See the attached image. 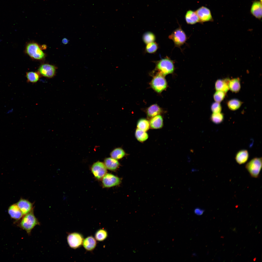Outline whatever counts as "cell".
<instances>
[{"label":"cell","instance_id":"6da1fadb","mask_svg":"<svg viewBox=\"0 0 262 262\" xmlns=\"http://www.w3.org/2000/svg\"><path fill=\"white\" fill-rule=\"evenodd\" d=\"M39 224V221L34 215L33 209L25 215L20 223L21 227L29 234L35 226Z\"/></svg>","mask_w":262,"mask_h":262},{"label":"cell","instance_id":"7a4b0ae2","mask_svg":"<svg viewBox=\"0 0 262 262\" xmlns=\"http://www.w3.org/2000/svg\"><path fill=\"white\" fill-rule=\"evenodd\" d=\"M262 167L261 157H255L252 159L246 164L245 168L251 176L258 178Z\"/></svg>","mask_w":262,"mask_h":262},{"label":"cell","instance_id":"3957f363","mask_svg":"<svg viewBox=\"0 0 262 262\" xmlns=\"http://www.w3.org/2000/svg\"><path fill=\"white\" fill-rule=\"evenodd\" d=\"M156 68L159 74L164 76L172 73L174 70V66L173 61L166 57L157 62Z\"/></svg>","mask_w":262,"mask_h":262},{"label":"cell","instance_id":"277c9868","mask_svg":"<svg viewBox=\"0 0 262 262\" xmlns=\"http://www.w3.org/2000/svg\"><path fill=\"white\" fill-rule=\"evenodd\" d=\"M26 51L30 57L35 59L41 60L45 57L44 53L38 45L35 43L28 44L26 47Z\"/></svg>","mask_w":262,"mask_h":262},{"label":"cell","instance_id":"5b68a950","mask_svg":"<svg viewBox=\"0 0 262 262\" xmlns=\"http://www.w3.org/2000/svg\"><path fill=\"white\" fill-rule=\"evenodd\" d=\"M164 76L158 74L153 78L151 82L152 88L158 93L161 92L166 88L167 82Z\"/></svg>","mask_w":262,"mask_h":262},{"label":"cell","instance_id":"8992f818","mask_svg":"<svg viewBox=\"0 0 262 262\" xmlns=\"http://www.w3.org/2000/svg\"><path fill=\"white\" fill-rule=\"evenodd\" d=\"M175 46L180 47L183 45L186 41V35L183 30L179 28L175 30L169 36Z\"/></svg>","mask_w":262,"mask_h":262},{"label":"cell","instance_id":"52a82bcc","mask_svg":"<svg viewBox=\"0 0 262 262\" xmlns=\"http://www.w3.org/2000/svg\"><path fill=\"white\" fill-rule=\"evenodd\" d=\"M68 244L70 247L76 249L80 246L83 240L82 236L77 233H73L69 234L67 237Z\"/></svg>","mask_w":262,"mask_h":262},{"label":"cell","instance_id":"ba28073f","mask_svg":"<svg viewBox=\"0 0 262 262\" xmlns=\"http://www.w3.org/2000/svg\"><path fill=\"white\" fill-rule=\"evenodd\" d=\"M91 171L95 178L98 180L103 178L107 172L106 168L104 164L99 161L93 164Z\"/></svg>","mask_w":262,"mask_h":262},{"label":"cell","instance_id":"9c48e42d","mask_svg":"<svg viewBox=\"0 0 262 262\" xmlns=\"http://www.w3.org/2000/svg\"><path fill=\"white\" fill-rule=\"evenodd\" d=\"M56 68L52 65L44 64L39 67L38 72L41 75L48 78L54 77L56 74Z\"/></svg>","mask_w":262,"mask_h":262},{"label":"cell","instance_id":"30bf717a","mask_svg":"<svg viewBox=\"0 0 262 262\" xmlns=\"http://www.w3.org/2000/svg\"><path fill=\"white\" fill-rule=\"evenodd\" d=\"M118 177L110 173H106L103 177L102 182L104 187L110 188L117 186L121 182Z\"/></svg>","mask_w":262,"mask_h":262},{"label":"cell","instance_id":"8fae6325","mask_svg":"<svg viewBox=\"0 0 262 262\" xmlns=\"http://www.w3.org/2000/svg\"><path fill=\"white\" fill-rule=\"evenodd\" d=\"M199 20V22L203 23L211 21L213 18L210 10L206 7L202 6L196 11Z\"/></svg>","mask_w":262,"mask_h":262},{"label":"cell","instance_id":"7c38bea8","mask_svg":"<svg viewBox=\"0 0 262 262\" xmlns=\"http://www.w3.org/2000/svg\"><path fill=\"white\" fill-rule=\"evenodd\" d=\"M23 215H25L33 209V204L28 200L21 198L16 204Z\"/></svg>","mask_w":262,"mask_h":262},{"label":"cell","instance_id":"4fadbf2b","mask_svg":"<svg viewBox=\"0 0 262 262\" xmlns=\"http://www.w3.org/2000/svg\"><path fill=\"white\" fill-rule=\"evenodd\" d=\"M248 151L246 149H242L238 152L235 156L237 162L239 164H243L246 162L249 158Z\"/></svg>","mask_w":262,"mask_h":262},{"label":"cell","instance_id":"5bb4252c","mask_svg":"<svg viewBox=\"0 0 262 262\" xmlns=\"http://www.w3.org/2000/svg\"><path fill=\"white\" fill-rule=\"evenodd\" d=\"M251 12L256 18L260 19L262 17V2L258 1L254 2L251 7Z\"/></svg>","mask_w":262,"mask_h":262},{"label":"cell","instance_id":"9a60e30c","mask_svg":"<svg viewBox=\"0 0 262 262\" xmlns=\"http://www.w3.org/2000/svg\"><path fill=\"white\" fill-rule=\"evenodd\" d=\"M8 212L12 218L16 220L20 219L23 214L16 204L10 206L8 210Z\"/></svg>","mask_w":262,"mask_h":262},{"label":"cell","instance_id":"2e32d148","mask_svg":"<svg viewBox=\"0 0 262 262\" xmlns=\"http://www.w3.org/2000/svg\"><path fill=\"white\" fill-rule=\"evenodd\" d=\"M229 80V79L227 78L223 80H217L215 84L216 90L221 91L226 93L229 89L228 83Z\"/></svg>","mask_w":262,"mask_h":262},{"label":"cell","instance_id":"e0dca14e","mask_svg":"<svg viewBox=\"0 0 262 262\" xmlns=\"http://www.w3.org/2000/svg\"><path fill=\"white\" fill-rule=\"evenodd\" d=\"M104 164L107 169L112 171L116 170L119 165V163L117 160L112 157L105 158Z\"/></svg>","mask_w":262,"mask_h":262},{"label":"cell","instance_id":"ac0fdd59","mask_svg":"<svg viewBox=\"0 0 262 262\" xmlns=\"http://www.w3.org/2000/svg\"><path fill=\"white\" fill-rule=\"evenodd\" d=\"M187 23L193 25L199 22V18L195 11L189 10L187 11L185 16Z\"/></svg>","mask_w":262,"mask_h":262},{"label":"cell","instance_id":"d6986e66","mask_svg":"<svg viewBox=\"0 0 262 262\" xmlns=\"http://www.w3.org/2000/svg\"><path fill=\"white\" fill-rule=\"evenodd\" d=\"M151 128L157 129L161 128L163 125V120L162 117L159 115L156 116L151 119L149 122Z\"/></svg>","mask_w":262,"mask_h":262},{"label":"cell","instance_id":"ffe728a7","mask_svg":"<svg viewBox=\"0 0 262 262\" xmlns=\"http://www.w3.org/2000/svg\"><path fill=\"white\" fill-rule=\"evenodd\" d=\"M82 244L84 248L87 250L91 251L94 249L96 245L95 239L92 236L87 237L83 241Z\"/></svg>","mask_w":262,"mask_h":262},{"label":"cell","instance_id":"44dd1931","mask_svg":"<svg viewBox=\"0 0 262 262\" xmlns=\"http://www.w3.org/2000/svg\"><path fill=\"white\" fill-rule=\"evenodd\" d=\"M229 89L232 92L237 93L241 88L240 79L238 78L229 80L228 83Z\"/></svg>","mask_w":262,"mask_h":262},{"label":"cell","instance_id":"7402d4cb","mask_svg":"<svg viewBox=\"0 0 262 262\" xmlns=\"http://www.w3.org/2000/svg\"><path fill=\"white\" fill-rule=\"evenodd\" d=\"M161 111V109L159 106L157 104H155L151 105L148 108L147 113L148 117L152 118L159 115Z\"/></svg>","mask_w":262,"mask_h":262},{"label":"cell","instance_id":"603a6c76","mask_svg":"<svg viewBox=\"0 0 262 262\" xmlns=\"http://www.w3.org/2000/svg\"><path fill=\"white\" fill-rule=\"evenodd\" d=\"M40 76L38 72H27L26 74L27 82L33 83H36L39 81Z\"/></svg>","mask_w":262,"mask_h":262},{"label":"cell","instance_id":"cb8c5ba5","mask_svg":"<svg viewBox=\"0 0 262 262\" xmlns=\"http://www.w3.org/2000/svg\"><path fill=\"white\" fill-rule=\"evenodd\" d=\"M125 155L124 151L122 148L119 147L114 149L110 153L111 157L116 160L122 159Z\"/></svg>","mask_w":262,"mask_h":262},{"label":"cell","instance_id":"d4e9b609","mask_svg":"<svg viewBox=\"0 0 262 262\" xmlns=\"http://www.w3.org/2000/svg\"><path fill=\"white\" fill-rule=\"evenodd\" d=\"M242 103L243 102L239 100L233 99L227 102V105L229 109L234 111L239 109Z\"/></svg>","mask_w":262,"mask_h":262},{"label":"cell","instance_id":"484cf974","mask_svg":"<svg viewBox=\"0 0 262 262\" xmlns=\"http://www.w3.org/2000/svg\"><path fill=\"white\" fill-rule=\"evenodd\" d=\"M150 126V123L148 121L144 118L139 119L137 124L138 128L145 131L148 130Z\"/></svg>","mask_w":262,"mask_h":262},{"label":"cell","instance_id":"4316f807","mask_svg":"<svg viewBox=\"0 0 262 262\" xmlns=\"http://www.w3.org/2000/svg\"><path fill=\"white\" fill-rule=\"evenodd\" d=\"M135 134L137 139L140 142L145 141L148 138V135L146 131L138 128L136 129Z\"/></svg>","mask_w":262,"mask_h":262},{"label":"cell","instance_id":"83f0119b","mask_svg":"<svg viewBox=\"0 0 262 262\" xmlns=\"http://www.w3.org/2000/svg\"><path fill=\"white\" fill-rule=\"evenodd\" d=\"M143 40L146 44L154 42L156 40V36L153 33L150 32H146L143 35Z\"/></svg>","mask_w":262,"mask_h":262},{"label":"cell","instance_id":"f1b7e54d","mask_svg":"<svg viewBox=\"0 0 262 262\" xmlns=\"http://www.w3.org/2000/svg\"><path fill=\"white\" fill-rule=\"evenodd\" d=\"M212 121L216 124H219L222 123L224 119L223 114L221 112L218 113H213L211 116Z\"/></svg>","mask_w":262,"mask_h":262},{"label":"cell","instance_id":"f546056e","mask_svg":"<svg viewBox=\"0 0 262 262\" xmlns=\"http://www.w3.org/2000/svg\"><path fill=\"white\" fill-rule=\"evenodd\" d=\"M107 236V233L105 230L100 229L98 230L95 235L96 239L98 241H101L106 239Z\"/></svg>","mask_w":262,"mask_h":262},{"label":"cell","instance_id":"4dcf8cb0","mask_svg":"<svg viewBox=\"0 0 262 262\" xmlns=\"http://www.w3.org/2000/svg\"><path fill=\"white\" fill-rule=\"evenodd\" d=\"M158 48V45L156 42H152L147 44L146 51L147 53H153L156 52Z\"/></svg>","mask_w":262,"mask_h":262},{"label":"cell","instance_id":"1f68e13d","mask_svg":"<svg viewBox=\"0 0 262 262\" xmlns=\"http://www.w3.org/2000/svg\"><path fill=\"white\" fill-rule=\"evenodd\" d=\"M225 92L221 91H217L213 95V98L216 102L220 103L225 98Z\"/></svg>","mask_w":262,"mask_h":262},{"label":"cell","instance_id":"d6a6232c","mask_svg":"<svg viewBox=\"0 0 262 262\" xmlns=\"http://www.w3.org/2000/svg\"><path fill=\"white\" fill-rule=\"evenodd\" d=\"M211 109L213 113H219L221 112L222 107L220 103L215 102L212 104Z\"/></svg>","mask_w":262,"mask_h":262},{"label":"cell","instance_id":"836d02e7","mask_svg":"<svg viewBox=\"0 0 262 262\" xmlns=\"http://www.w3.org/2000/svg\"><path fill=\"white\" fill-rule=\"evenodd\" d=\"M204 212V210H202L198 208H196L194 211L195 213L198 215H200L202 214Z\"/></svg>","mask_w":262,"mask_h":262},{"label":"cell","instance_id":"e575fe53","mask_svg":"<svg viewBox=\"0 0 262 262\" xmlns=\"http://www.w3.org/2000/svg\"><path fill=\"white\" fill-rule=\"evenodd\" d=\"M69 40L66 38H64L62 40V43L64 44H67L69 42Z\"/></svg>","mask_w":262,"mask_h":262},{"label":"cell","instance_id":"d590c367","mask_svg":"<svg viewBox=\"0 0 262 262\" xmlns=\"http://www.w3.org/2000/svg\"><path fill=\"white\" fill-rule=\"evenodd\" d=\"M256 258H254V260H253V261H255V260H256Z\"/></svg>","mask_w":262,"mask_h":262},{"label":"cell","instance_id":"8d00e7d4","mask_svg":"<svg viewBox=\"0 0 262 262\" xmlns=\"http://www.w3.org/2000/svg\"><path fill=\"white\" fill-rule=\"evenodd\" d=\"M260 0V2H262V0Z\"/></svg>","mask_w":262,"mask_h":262}]
</instances>
